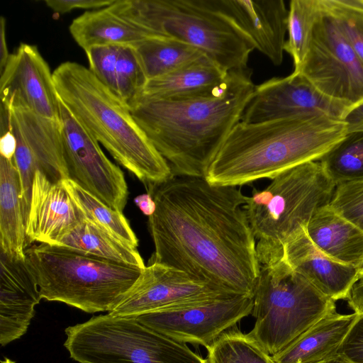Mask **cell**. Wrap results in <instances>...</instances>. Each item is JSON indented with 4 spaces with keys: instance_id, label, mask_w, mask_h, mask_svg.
<instances>
[{
    "instance_id": "cell-36",
    "label": "cell",
    "mask_w": 363,
    "mask_h": 363,
    "mask_svg": "<svg viewBox=\"0 0 363 363\" xmlns=\"http://www.w3.org/2000/svg\"><path fill=\"white\" fill-rule=\"evenodd\" d=\"M342 121L345 124L347 131L363 128V100L350 107Z\"/></svg>"
},
{
    "instance_id": "cell-41",
    "label": "cell",
    "mask_w": 363,
    "mask_h": 363,
    "mask_svg": "<svg viewBox=\"0 0 363 363\" xmlns=\"http://www.w3.org/2000/svg\"><path fill=\"white\" fill-rule=\"evenodd\" d=\"M321 363H348V362L337 357V359H333L330 361H328V362H321Z\"/></svg>"
},
{
    "instance_id": "cell-15",
    "label": "cell",
    "mask_w": 363,
    "mask_h": 363,
    "mask_svg": "<svg viewBox=\"0 0 363 363\" xmlns=\"http://www.w3.org/2000/svg\"><path fill=\"white\" fill-rule=\"evenodd\" d=\"M274 65L283 61L288 16L283 0H211Z\"/></svg>"
},
{
    "instance_id": "cell-5",
    "label": "cell",
    "mask_w": 363,
    "mask_h": 363,
    "mask_svg": "<svg viewBox=\"0 0 363 363\" xmlns=\"http://www.w3.org/2000/svg\"><path fill=\"white\" fill-rule=\"evenodd\" d=\"M335 187L320 162L311 161L284 171L267 187L246 196L244 207L261 266L282 259L285 245L330 203Z\"/></svg>"
},
{
    "instance_id": "cell-2",
    "label": "cell",
    "mask_w": 363,
    "mask_h": 363,
    "mask_svg": "<svg viewBox=\"0 0 363 363\" xmlns=\"http://www.w3.org/2000/svg\"><path fill=\"white\" fill-rule=\"evenodd\" d=\"M255 86L250 69H235L210 95L185 99L138 96L130 108L174 177L204 178L209 163L240 121Z\"/></svg>"
},
{
    "instance_id": "cell-28",
    "label": "cell",
    "mask_w": 363,
    "mask_h": 363,
    "mask_svg": "<svg viewBox=\"0 0 363 363\" xmlns=\"http://www.w3.org/2000/svg\"><path fill=\"white\" fill-rule=\"evenodd\" d=\"M318 162L336 185L363 179V128L347 130Z\"/></svg>"
},
{
    "instance_id": "cell-12",
    "label": "cell",
    "mask_w": 363,
    "mask_h": 363,
    "mask_svg": "<svg viewBox=\"0 0 363 363\" xmlns=\"http://www.w3.org/2000/svg\"><path fill=\"white\" fill-rule=\"evenodd\" d=\"M235 295L182 271L152 263L143 269L122 301L108 313L119 316H135Z\"/></svg>"
},
{
    "instance_id": "cell-33",
    "label": "cell",
    "mask_w": 363,
    "mask_h": 363,
    "mask_svg": "<svg viewBox=\"0 0 363 363\" xmlns=\"http://www.w3.org/2000/svg\"><path fill=\"white\" fill-rule=\"evenodd\" d=\"M329 206L363 231V179L336 185Z\"/></svg>"
},
{
    "instance_id": "cell-11",
    "label": "cell",
    "mask_w": 363,
    "mask_h": 363,
    "mask_svg": "<svg viewBox=\"0 0 363 363\" xmlns=\"http://www.w3.org/2000/svg\"><path fill=\"white\" fill-rule=\"evenodd\" d=\"M253 296L218 298L133 316L173 340L209 347L225 332L252 313Z\"/></svg>"
},
{
    "instance_id": "cell-25",
    "label": "cell",
    "mask_w": 363,
    "mask_h": 363,
    "mask_svg": "<svg viewBox=\"0 0 363 363\" xmlns=\"http://www.w3.org/2000/svg\"><path fill=\"white\" fill-rule=\"evenodd\" d=\"M56 245L143 269L146 267L137 248L121 241L85 217Z\"/></svg>"
},
{
    "instance_id": "cell-3",
    "label": "cell",
    "mask_w": 363,
    "mask_h": 363,
    "mask_svg": "<svg viewBox=\"0 0 363 363\" xmlns=\"http://www.w3.org/2000/svg\"><path fill=\"white\" fill-rule=\"evenodd\" d=\"M344 122L323 114L246 123L240 121L209 163L205 179L220 186L272 179L318 161L345 134Z\"/></svg>"
},
{
    "instance_id": "cell-30",
    "label": "cell",
    "mask_w": 363,
    "mask_h": 363,
    "mask_svg": "<svg viewBox=\"0 0 363 363\" xmlns=\"http://www.w3.org/2000/svg\"><path fill=\"white\" fill-rule=\"evenodd\" d=\"M208 350V363H274L255 339L239 330L223 333Z\"/></svg>"
},
{
    "instance_id": "cell-32",
    "label": "cell",
    "mask_w": 363,
    "mask_h": 363,
    "mask_svg": "<svg viewBox=\"0 0 363 363\" xmlns=\"http://www.w3.org/2000/svg\"><path fill=\"white\" fill-rule=\"evenodd\" d=\"M363 64V0H321Z\"/></svg>"
},
{
    "instance_id": "cell-23",
    "label": "cell",
    "mask_w": 363,
    "mask_h": 363,
    "mask_svg": "<svg viewBox=\"0 0 363 363\" xmlns=\"http://www.w3.org/2000/svg\"><path fill=\"white\" fill-rule=\"evenodd\" d=\"M0 243L8 257L26 259L28 240L23 216L21 186L13 158L0 156Z\"/></svg>"
},
{
    "instance_id": "cell-21",
    "label": "cell",
    "mask_w": 363,
    "mask_h": 363,
    "mask_svg": "<svg viewBox=\"0 0 363 363\" xmlns=\"http://www.w3.org/2000/svg\"><path fill=\"white\" fill-rule=\"evenodd\" d=\"M228 72L203 55L167 74L147 80L139 96L185 99L210 95Z\"/></svg>"
},
{
    "instance_id": "cell-39",
    "label": "cell",
    "mask_w": 363,
    "mask_h": 363,
    "mask_svg": "<svg viewBox=\"0 0 363 363\" xmlns=\"http://www.w3.org/2000/svg\"><path fill=\"white\" fill-rule=\"evenodd\" d=\"M134 201L142 213L145 216L150 217L154 213L156 204L153 197L150 193L138 195L135 198Z\"/></svg>"
},
{
    "instance_id": "cell-9",
    "label": "cell",
    "mask_w": 363,
    "mask_h": 363,
    "mask_svg": "<svg viewBox=\"0 0 363 363\" xmlns=\"http://www.w3.org/2000/svg\"><path fill=\"white\" fill-rule=\"evenodd\" d=\"M322 6L303 63L294 72L326 96L350 108L363 100V64L334 16Z\"/></svg>"
},
{
    "instance_id": "cell-19",
    "label": "cell",
    "mask_w": 363,
    "mask_h": 363,
    "mask_svg": "<svg viewBox=\"0 0 363 363\" xmlns=\"http://www.w3.org/2000/svg\"><path fill=\"white\" fill-rule=\"evenodd\" d=\"M9 107L11 131L28 147L39 170L54 182L69 179L63 156L60 121L40 116L24 108Z\"/></svg>"
},
{
    "instance_id": "cell-27",
    "label": "cell",
    "mask_w": 363,
    "mask_h": 363,
    "mask_svg": "<svg viewBox=\"0 0 363 363\" xmlns=\"http://www.w3.org/2000/svg\"><path fill=\"white\" fill-rule=\"evenodd\" d=\"M62 184L86 218L137 248L138 240L123 213L111 208L70 179L62 180Z\"/></svg>"
},
{
    "instance_id": "cell-4",
    "label": "cell",
    "mask_w": 363,
    "mask_h": 363,
    "mask_svg": "<svg viewBox=\"0 0 363 363\" xmlns=\"http://www.w3.org/2000/svg\"><path fill=\"white\" fill-rule=\"evenodd\" d=\"M52 75L60 101L123 167L149 186L174 177L166 160L134 119L130 106L88 68L65 62L55 68Z\"/></svg>"
},
{
    "instance_id": "cell-16",
    "label": "cell",
    "mask_w": 363,
    "mask_h": 363,
    "mask_svg": "<svg viewBox=\"0 0 363 363\" xmlns=\"http://www.w3.org/2000/svg\"><path fill=\"white\" fill-rule=\"evenodd\" d=\"M84 218L62 182L35 172L26 233L28 242L56 245Z\"/></svg>"
},
{
    "instance_id": "cell-34",
    "label": "cell",
    "mask_w": 363,
    "mask_h": 363,
    "mask_svg": "<svg viewBox=\"0 0 363 363\" xmlns=\"http://www.w3.org/2000/svg\"><path fill=\"white\" fill-rule=\"evenodd\" d=\"M337 355L348 363H363V313L357 314L340 347Z\"/></svg>"
},
{
    "instance_id": "cell-14",
    "label": "cell",
    "mask_w": 363,
    "mask_h": 363,
    "mask_svg": "<svg viewBox=\"0 0 363 363\" xmlns=\"http://www.w3.org/2000/svg\"><path fill=\"white\" fill-rule=\"evenodd\" d=\"M0 74L1 102L60 121L53 75L35 45L21 43Z\"/></svg>"
},
{
    "instance_id": "cell-40",
    "label": "cell",
    "mask_w": 363,
    "mask_h": 363,
    "mask_svg": "<svg viewBox=\"0 0 363 363\" xmlns=\"http://www.w3.org/2000/svg\"><path fill=\"white\" fill-rule=\"evenodd\" d=\"M10 54L9 53L6 38V19L0 17V72L6 65Z\"/></svg>"
},
{
    "instance_id": "cell-29",
    "label": "cell",
    "mask_w": 363,
    "mask_h": 363,
    "mask_svg": "<svg viewBox=\"0 0 363 363\" xmlns=\"http://www.w3.org/2000/svg\"><path fill=\"white\" fill-rule=\"evenodd\" d=\"M321 0H292L288 16V39L284 51L293 58L294 71L303 63L313 26L322 12Z\"/></svg>"
},
{
    "instance_id": "cell-35",
    "label": "cell",
    "mask_w": 363,
    "mask_h": 363,
    "mask_svg": "<svg viewBox=\"0 0 363 363\" xmlns=\"http://www.w3.org/2000/svg\"><path fill=\"white\" fill-rule=\"evenodd\" d=\"M115 0H46L45 3L57 14H63L75 9L105 8Z\"/></svg>"
},
{
    "instance_id": "cell-24",
    "label": "cell",
    "mask_w": 363,
    "mask_h": 363,
    "mask_svg": "<svg viewBox=\"0 0 363 363\" xmlns=\"http://www.w3.org/2000/svg\"><path fill=\"white\" fill-rule=\"evenodd\" d=\"M69 30L75 42L84 51L100 45L135 46L152 37L118 14L110 6L84 12L72 21Z\"/></svg>"
},
{
    "instance_id": "cell-17",
    "label": "cell",
    "mask_w": 363,
    "mask_h": 363,
    "mask_svg": "<svg viewBox=\"0 0 363 363\" xmlns=\"http://www.w3.org/2000/svg\"><path fill=\"white\" fill-rule=\"evenodd\" d=\"M0 269V344L4 346L26 333L42 298L26 259L1 252Z\"/></svg>"
},
{
    "instance_id": "cell-18",
    "label": "cell",
    "mask_w": 363,
    "mask_h": 363,
    "mask_svg": "<svg viewBox=\"0 0 363 363\" xmlns=\"http://www.w3.org/2000/svg\"><path fill=\"white\" fill-rule=\"evenodd\" d=\"M282 259L315 289L334 301L347 300L359 279L357 267L320 252L302 230L284 247Z\"/></svg>"
},
{
    "instance_id": "cell-38",
    "label": "cell",
    "mask_w": 363,
    "mask_h": 363,
    "mask_svg": "<svg viewBox=\"0 0 363 363\" xmlns=\"http://www.w3.org/2000/svg\"><path fill=\"white\" fill-rule=\"evenodd\" d=\"M16 139L10 130L1 135L0 156L6 159H13L16 150Z\"/></svg>"
},
{
    "instance_id": "cell-31",
    "label": "cell",
    "mask_w": 363,
    "mask_h": 363,
    "mask_svg": "<svg viewBox=\"0 0 363 363\" xmlns=\"http://www.w3.org/2000/svg\"><path fill=\"white\" fill-rule=\"evenodd\" d=\"M147 82L134 47L120 45L110 69V90L130 106Z\"/></svg>"
},
{
    "instance_id": "cell-42",
    "label": "cell",
    "mask_w": 363,
    "mask_h": 363,
    "mask_svg": "<svg viewBox=\"0 0 363 363\" xmlns=\"http://www.w3.org/2000/svg\"><path fill=\"white\" fill-rule=\"evenodd\" d=\"M359 275H363V262L357 267Z\"/></svg>"
},
{
    "instance_id": "cell-13",
    "label": "cell",
    "mask_w": 363,
    "mask_h": 363,
    "mask_svg": "<svg viewBox=\"0 0 363 363\" xmlns=\"http://www.w3.org/2000/svg\"><path fill=\"white\" fill-rule=\"evenodd\" d=\"M349 108L322 94L301 73L293 72L255 86L240 121L257 123L309 114L342 120Z\"/></svg>"
},
{
    "instance_id": "cell-37",
    "label": "cell",
    "mask_w": 363,
    "mask_h": 363,
    "mask_svg": "<svg viewBox=\"0 0 363 363\" xmlns=\"http://www.w3.org/2000/svg\"><path fill=\"white\" fill-rule=\"evenodd\" d=\"M347 301L354 313H363V275L359 276L353 285Z\"/></svg>"
},
{
    "instance_id": "cell-22",
    "label": "cell",
    "mask_w": 363,
    "mask_h": 363,
    "mask_svg": "<svg viewBox=\"0 0 363 363\" xmlns=\"http://www.w3.org/2000/svg\"><path fill=\"white\" fill-rule=\"evenodd\" d=\"M306 233L320 252L334 260L357 268L363 262V231L329 204L316 211Z\"/></svg>"
},
{
    "instance_id": "cell-26",
    "label": "cell",
    "mask_w": 363,
    "mask_h": 363,
    "mask_svg": "<svg viewBox=\"0 0 363 363\" xmlns=\"http://www.w3.org/2000/svg\"><path fill=\"white\" fill-rule=\"evenodd\" d=\"M133 47L147 80L167 74L205 55L188 43L161 36L147 38Z\"/></svg>"
},
{
    "instance_id": "cell-20",
    "label": "cell",
    "mask_w": 363,
    "mask_h": 363,
    "mask_svg": "<svg viewBox=\"0 0 363 363\" xmlns=\"http://www.w3.org/2000/svg\"><path fill=\"white\" fill-rule=\"evenodd\" d=\"M357 317L356 313L331 311L281 351L272 356L274 363H321L338 357L344 339Z\"/></svg>"
},
{
    "instance_id": "cell-1",
    "label": "cell",
    "mask_w": 363,
    "mask_h": 363,
    "mask_svg": "<svg viewBox=\"0 0 363 363\" xmlns=\"http://www.w3.org/2000/svg\"><path fill=\"white\" fill-rule=\"evenodd\" d=\"M150 186V263L182 271L228 293L253 296L259 276L246 196L235 186L174 177Z\"/></svg>"
},
{
    "instance_id": "cell-8",
    "label": "cell",
    "mask_w": 363,
    "mask_h": 363,
    "mask_svg": "<svg viewBox=\"0 0 363 363\" xmlns=\"http://www.w3.org/2000/svg\"><path fill=\"white\" fill-rule=\"evenodd\" d=\"M248 333L271 356L284 350L328 313L335 301L320 293L283 259L261 266Z\"/></svg>"
},
{
    "instance_id": "cell-6",
    "label": "cell",
    "mask_w": 363,
    "mask_h": 363,
    "mask_svg": "<svg viewBox=\"0 0 363 363\" xmlns=\"http://www.w3.org/2000/svg\"><path fill=\"white\" fill-rule=\"evenodd\" d=\"M25 253L42 298L86 313L113 311L143 269L59 245L40 243Z\"/></svg>"
},
{
    "instance_id": "cell-7",
    "label": "cell",
    "mask_w": 363,
    "mask_h": 363,
    "mask_svg": "<svg viewBox=\"0 0 363 363\" xmlns=\"http://www.w3.org/2000/svg\"><path fill=\"white\" fill-rule=\"evenodd\" d=\"M110 6L152 36L174 38L198 48L228 72L247 69L255 50L211 0H115Z\"/></svg>"
},
{
    "instance_id": "cell-43",
    "label": "cell",
    "mask_w": 363,
    "mask_h": 363,
    "mask_svg": "<svg viewBox=\"0 0 363 363\" xmlns=\"http://www.w3.org/2000/svg\"><path fill=\"white\" fill-rule=\"evenodd\" d=\"M1 363H16L15 362H13V360L7 358V357H4L1 361Z\"/></svg>"
},
{
    "instance_id": "cell-10",
    "label": "cell",
    "mask_w": 363,
    "mask_h": 363,
    "mask_svg": "<svg viewBox=\"0 0 363 363\" xmlns=\"http://www.w3.org/2000/svg\"><path fill=\"white\" fill-rule=\"evenodd\" d=\"M60 123L69 179L111 208L123 213L128 195L123 171L60 101Z\"/></svg>"
}]
</instances>
